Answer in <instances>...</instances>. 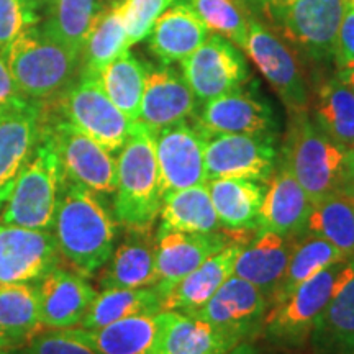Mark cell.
<instances>
[{
  "label": "cell",
  "instance_id": "4dcf8cb0",
  "mask_svg": "<svg viewBox=\"0 0 354 354\" xmlns=\"http://www.w3.org/2000/svg\"><path fill=\"white\" fill-rule=\"evenodd\" d=\"M310 117L335 143L354 151V92L338 74L317 88Z\"/></svg>",
  "mask_w": 354,
  "mask_h": 354
},
{
  "label": "cell",
  "instance_id": "c3c4849f",
  "mask_svg": "<svg viewBox=\"0 0 354 354\" xmlns=\"http://www.w3.org/2000/svg\"><path fill=\"white\" fill-rule=\"evenodd\" d=\"M344 192H346L348 196L351 197V201L354 202V177L351 180H349V184L346 185V189H344Z\"/></svg>",
  "mask_w": 354,
  "mask_h": 354
},
{
  "label": "cell",
  "instance_id": "ba28073f",
  "mask_svg": "<svg viewBox=\"0 0 354 354\" xmlns=\"http://www.w3.org/2000/svg\"><path fill=\"white\" fill-rule=\"evenodd\" d=\"M56 109L61 118L73 123L110 153L122 149L135 125L109 99L99 77L91 74L79 73L77 81L71 82L59 95Z\"/></svg>",
  "mask_w": 354,
  "mask_h": 354
},
{
  "label": "cell",
  "instance_id": "277c9868",
  "mask_svg": "<svg viewBox=\"0 0 354 354\" xmlns=\"http://www.w3.org/2000/svg\"><path fill=\"white\" fill-rule=\"evenodd\" d=\"M353 269L354 259L339 261L295 287L269 308L261 339L287 353L305 351L317 317L351 276Z\"/></svg>",
  "mask_w": 354,
  "mask_h": 354
},
{
  "label": "cell",
  "instance_id": "7402d4cb",
  "mask_svg": "<svg viewBox=\"0 0 354 354\" xmlns=\"http://www.w3.org/2000/svg\"><path fill=\"white\" fill-rule=\"evenodd\" d=\"M292 241L272 232H256L251 241L243 243L234 261V276L253 284L269 302V308L286 276Z\"/></svg>",
  "mask_w": 354,
  "mask_h": 354
},
{
  "label": "cell",
  "instance_id": "3957f363",
  "mask_svg": "<svg viewBox=\"0 0 354 354\" xmlns=\"http://www.w3.org/2000/svg\"><path fill=\"white\" fill-rule=\"evenodd\" d=\"M113 214L127 230H153L162 207L154 131L135 122L117 159Z\"/></svg>",
  "mask_w": 354,
  "mask_h": 354
},
{
  "label": "cell",
  "instance_id": "f546056e",
  "mask_svg": "<svg viewBox=\"0 0 354 354\" xmlns=\"http://www.w3.org/2000/svg\"><path fill=\"white\" fill-rule=\"evenodd\" d=\"M104 8L100 0H41L39 30L81 56L92 24Z\"/></svg>",
  "mask_w": 354,
  "mask_h": 354
},
{
  "label": "cell",
  "instance_id": "9a60e30c",
  "mask_svg": "<svg viewBox=\"0 0 354 354\" xmlns=\"http://www.w3.org/2000/svg\"><path fill=\"white\" fill-rule=\"evenodd\" d=\"M205 141L196 123L190 125L187 120L154 131L162 192L207 183Z\"/></svg>",
  "mask_w": 354,
  "mask_h": 354
},
{
  "label": "cell",
  "instance_id": "d6a6232c",
  "mask_svg": "<svg viewBox=\"0 0 354 354\" xmlns=\"http://www.w3.org/2000/svg\"><path fill=\"white\" fill-rule=\"evenodd\" d=\"M159 312H162V299L153 286L141 289H104L88 307L81 328L97 330L122 318L145 313L156 315Z\"/></svg>",
  "mask_w": 354,
  "mask_h": 354
},
{
  "label": "cell",
  "instance_id": "1f68e13d",
  "mask_svg": "<svg viewBox=\"0 0 354 354\" xmlns=\"http://www.w3.org/2000/svg\"><path fill=\"white\" fill-rule=\"evenodd\" d=\"M127 30L123 25L120 6L104 7L92 24L86 43L81 53V71L82 74L99 76L105 66L128 51Z\"/></svg>",
  "mask_w": 354,
  "mask_h": 354
},
{
  "label": "cell",
  "instance_id": "5b68a950",
  "mask_svg": "<svg viewBox=\"0 0 354 354\" xmlns=\"http://www.w3.org/2000/svg\"><path fill=\"white\" fill-rule=\"evenodd\" d=\"M15 86L25 99L50 100L73 82L81 56L39 30H25L3 53Z\"/></svg>",
  "mask_w": 354,
  "mask_h": 354
},
{
  "label": "cell",
  "instance_id": "7dc6e473",
  "mask_svg": "<svg viewBox=\"0 0 354 354\" xmlns=\"http://www.w3.org/2000/svg\"><path fill=\"white\" fill-rule=\"evenodd\" d=\"M339 76V79L346 84V86H349V88L354 92V68L353 69H344V71H338L336 73Z\"/></svg>",
  "mask_w": 354,
  "mask_h": 354
},
{
  "label": "cell",
  "instance_id": "6da1fadb",
  "mask_svg": "<svg viewBox=\"0 0 354 354\" xmlns=\"http://www.w3.org/2000/svg\"><path fill=\"white\" fill-rule=\"evenodd\" d=\"M59 254L82 276L100 271L115 250V221L95 192L64 180L53 225Z\"/></svg>",
  "mask_w": 354,
  "mask_h": 354
},
{
  "label": "cell",
  "instance_id": "8992f818",
  "mask_svg": "<svg viewBox=\"0 0 354 354\" xmlns=\"http://www.w3.org/2000/svg\"><path fill=\"white\" fill-rule=\"evenodd\" d=\"M64 174L51 145L39 135L32 156L20 171L7 205L3 223L32 230H51Z\"/></svg>",
  "mask_w": 354,
  "mask_h": 354
},
{
  "label": "cell",
  "instance_id": "f1b7e54d",
  "mask_svg": "<svg viewBox=\"0 0 354 354\" xmlns=\"http://www.w3.org/2000/svg\"><path fill=\"white\" fill-rule=\"evenodd\" d=\"M159 215L158 230L165 232L214 233L221 230L207 183L166 192Z\"/></svg>",
  "mask_w": 354,
  "mask_h": 354
},
{
  "label": "cell",
  "instance_id": "ffe728a7",
  "mask_svg": "<svg viewBox=\"0 0 354 354\" xmlns=\"http://www.w3.org/2000/svg\"><path fill=\"white\" fill-rule=\"evenodd\" d=\"M197 100L184 74L167 64H146L145 92L140 120L153 131L187 120L196 112Z\"/></svg>",
  "mask_w": 354,
  "mask_h": 354
},
{
  "label": "cell",
  "instance_id": "d4e9b609",
  "mask_svg": "<svg viewBox=\"0 0 354 354\" xmlns=\"http://www.w3.org/2000/svg\"><path fill=\"white\" fill-rule=\"evenodd\" d=\"M158 282L156 236L151 230H128L100 276L102 289H141Z\"/></svg>",
  "mask_w": 354,
  "mask_h": 354
},
{
  "label": "cell",
  "instance_id": "816d5d0a",
  "mask_svg": "<svg viewBox=\"0 0 354 354\" xmlns=\"http://www.w3.org/2000/svg\"><path fill=\"white\" fill-rule=\"evenodd\" d=\"M0 354H10V353H8L7 349H2V348H0Z\"/></svg>",
  "mask_w": 354,
  "mask_h": 354
},
{
  "label": "cell",
  "instance_id": "e0dca14e",
  "mask_svg": "<svg viewBox=\"0 0 354 354\" xmlns=\"http://www.w3.org/2000/svg\"><path fill=\"white\" fill-rule=\"evenodd\" d=\"M61 254L50 230L0 225V284L38 281L56 266Z\"/></svg>",
  "mask_w": 354,
  "mask_h": 354
},
{
  "label": "cell",
  "instance_id": "2e32d148",
  "mask_svg": "<svg viewBox=\"0 0 354 354\" xmlns=\"http://www.w3.org/2000/svg\"><path fill=\"white\" fill-rule=\"evenodd\" d=\"M46 107L24 99L0 109V207L7 202L13 184L32 156L41 135Z\"/></svg>",
  "mask_w": 354,
  "mask_h": 354
},
{
  "label": "cell",
  "instance_id": "d590c367",
  "mask_svg": "<svg viewBox=\"0 0 354 354\" xmlns=\"http://www.w3.org/2000/svg\"><path fill=\"white\" fill-rule=\"evenodd\" d=\"M41 326L35 287L0 284V333L10 348L28 343Z\"/></svg>",
  "mask_w": 354,
  "mask_h": 354
},
{
  "label": "cell",
  "instance_id": "cb8c5ba5",
  "mask_svg": "<svg viewBox=\"0 0 354 354\" xmlns=\"http://www.w3.org/2000/svg\"><path fill=\"white\" fill-rule=\"evenodd\" d=\"M207 187L225 233L240 240L258 232L266 192L261 183L240 177H223L207 180Z\"/></svg>",
  "mask_w": 354,
  "mask_h": 354
},
{
  "label": "cell",
  "instance_id": "7a4b0ae2",
  "mask_svg": "<svg viewBox=\"0 0 354 354\" xmlns=\"http://www.w3.org/2000/svg\"><path fill=\"white\" fill-rule=\"evenodd\" d=\"M279 161L294 174L312 203L344 192L354 177V151L326 136L313 123L308 110L290 113Z\"/></svg>",
  "mask_w": 354,
  "mask_h": 354
},
{
  "label": "cell",
  "instance_id": "603a6c76",
  "mask_svg": "<svg viewBox=\"0 0 354 354\" xmlns=\"http://www.w3.org/2000/svg\"><path fill=\"white\" fill-rule=\"evenodd\" d=\"M310 209L312 202L305 190L284 162L277 161L264 192L258 232H272L294 240L305 233Z\"/></svg>",
  "mask_w": 354,
  "mask_h": 354
},
{
  "label": "cell",
  "instance_id": "ab89813d",
  "mask_svg": "<svg viewBox=\"0 0 354 354\" xmlns=\"http://www.w3.org/2000/svg\"><path fill=\"white\" fill-rule=\"evenodd\" d=\"M41 20V0H0V53Z\"/></svg>",
  "mask_w": 354,
  "mask_h": 354
},
{
  "label": "cell",
  "instance_id": "f6af8a7d",
  "mask_svg": "<svg viewBox=\"0 0 354 354\" xmlns=\"http://www.w3.org/2000/svg\"><path fill=\"white\" fill-rule=\"evenodd\" d=\"M223 354H294V353H287L279 348H274L272 344L266 343L259 338V339H254V342H243Z\"/></svg>",
  "mask_w": 354,
  "mask_h": 354
},
{
  "label": "cell",
  "instance_id": "30bf717a",
  "mask_svg": "<svg viewBox=\"0 0 354 354\" xmlns=\"http://www.w3.org/2000/svg\"><path fill=\"white\" fill-rule=\"evenodd\" d=\"M243 50L271 84L289 113L308 110L310 92L297 57L272 30L266 28L254 17L248 19V38Z\"/></svg>",
  "mask_w": 354,
  "mask_h": 354
},
{
  "label": "cell",
  "instance_id": "60d3db41",
  "mask_svg": "<svg viewBox=\"0 0 354 354\" xmlns=\"http://www.w3.org/2000/svg\"><path fill=\"white\" fill-rule=\"evenodd\" d=\"M176 0H122L118 6L130 46L148 38L156 20Z\"/></svg>",
  "mask_w": 354,
  "mask_h": 354
},
{
  "label": "cell",
  "instance_id": "74e56055",
  "mask_svg": "<svg viewBox=\"0 0 354 354\" xmlns=\"http://www.w3.org/2000/svg\"><path fill=\"white\" fill-rule=\"evenodd\" d=\"M344 259L346 258L331 243L317 236V234L305 232L300 236L294 238L286 276L282 279L281 289L277 292L274 304L287 297L295 287L315 276L317 272Z\"/></svg>",
  "mask_w": 354,
  "mask_h": 354
},
{
  "label": "cell",
  "instance_id": "5bb4252c",
  "mask_svg": "<svg viewBox=\"0 0 354 354\" xmlns=\"http://www.w3.org/2000/svg\"><path fill=\"white\" fill-rule=\"evenodd\" d=\"M196 125L205 136L251 135L277 140L279 122L263 97L238 87L202 104Z\"/></svg>",
  "mask_w": 354,
  "mask_h": 354
},
{
  "label": "cell",
  "instance_id": "b9f144b4",
  "mask_svg": "<svg viewBox=\"0 0 354 354\" xmlns=\"http://www.w3.org/2000/svg\"><path fill=\"white\" fill-rule=\"evenodd\" d=\"M26 354H100L88 343L84 328L38 331L28 342Z\"/></svg>",
  "mask_w": 354,
  "mask_h": 354
},
{
  "label": "cell",
  "instance_id": "bcb514c9",
  "mask_svg": "<svg viewBox=\"0 0 354 354\" xmlns=\"http://www.w3.org/2000/svg\"><path fill=\"white\" fill-rule=\"evenodd\" d=\"M251 2H253V0H251ZM254 2L259 3V6L264 8L266 13H269L271 10H274V8L282 7L286 6V3L292 2V0H254Z\"/></svg>",
  "mask_w": 354,
  "mask_h": 354
},
{
  "label": "cell",
  "instance_id": "d6986e66",
  "mask_svg": "<svg viewBox=\"0 0 354 354\" xmlns=\"http://www.w3.org/2000/svg\"><path fill=\"white\" fill-rule=\"evenodd\" d=\"M35 287L39 322L46 328H73L81 325L97 292L86 276L56 266Z\"/></svg>",
  "mask_w": 354,
  "mask_h": 354
},
{
  "label": "cell",
  "instance_id": "4fadbf2b",
  "mask_svg": "<svg viewBox=\"0 0 354 354\" xmlns=\"http://www.w3.org/2000/svg\"><path fill=\"white\" fill-rule=\"evenodd\" d=\"M276 141L274 138L251 135L207 136V180L240 177L268 184L279 161Z\"/></svg>",
  "mask_w": 354,
  "mask_h": 354
},
{
  "label": "cell",
  "instance_id": "ee69618b",
  "mask_svg": "<svg viewBox=\"0 0 354 354\" xmlns=\"http://www.w3.org/2000/svg\"><path fill=\"white\" fill-rule=\"evenodd\" d=\"M24 99L25 97L20 94L19 88L15 86V81H13L10 69L7 66L6 56L0 53V109L17 104V102Z\"/></svg>",
  "mask_w": 354,
  "mask_h": 354
},
{
  "label": "cell",
  "instance_id": "52a82bcc",
  "mask_svg": "<svg viewBox=\"0 0 354 354\" xmlns=\"http://www.w3.org/2000/svg\"><path fill=\"white\" fill-rule=\"evenodd\" d=\"M41 135L56 153L66 180L95 194L117 190V161L91 136L64 118H53L48 110Z\"/></svg>",
  "mask_w": 354,
  "mask_h": 354
},
{
  "label": "cell",
  "instance_id": "e575fe53",
  "mask_svg": "<svg viewBox=\"0 0 354 354\" xmlns=\"http://www.w3.org/2000/svg\"><path fill=\"white\" fill-rule=\"evenodd\" d=\"M97 77L117 109L131 122H138L145 92L146 64L127 51L105 66Z\"/></svg>",
  "mask_w": 354,
  "mask_h": 354
},
{
  "label": "cell",
  "instance_id": "4316f807",
  "mask_svg": "<svg viewBox=\"0 0 354 354\" xmlns=\"http://www.w3.org/2000/svg\"><path fill=\"white\" fill-rule=\"evenodd\" d=\"M210 30L187 6L174 2L154 24L149 50L161 64L184 61L209 38Z\"/></svg>",
  "mask_w": 354,
  "mask_h": 354
},
{
  "label": "cell",
  "instance_id": "f907efd6",
  "mask_svg": "<svg viewBox=\"0 0 354 354\" xmlns=\"http://www.w3.org/2000/svg\"><path fill=\"white\" fill-rule=\"evenodd\" d=\"M100 2L104 7H110V6H115V3H120L122 0H100Z\"/></svg>",
  "mask_w": 354,
  "mask_h": 354
},
{
  "label": "cell",
  "instance_id": "83f0119b",
  "mask_svg": "<svg viewBox=\"0 0 354 354\" xmlns=\"http://www.w3.org/2000/svg\"><path fill=\"white\" fill-rule=\"evenodd\" d=\"M310 354H354V269L313 323Z\"/></svg>",
  "mask_w": 354,
  "mask_h": 354
},
{
  "label": "cell",
  "instance_id": "f5cc1de1",
  "mask_svg": "<svg viewBox=\"0 0 354 354\" xmlns=\"http://www.w3.org/2000/svg\"><path fill=\"white\" fill-rule=\"evenodd\" d=\"M344 2H354V0H344Z\"/></svg>",
  "mask_w": 354,
  "mask_h": 354
},
{
  "label": "cell",
  "instance_id": "44dd1931",
  "mask_svg": "<svg viewBox=\"0 0 354 354\" xmlns=\"http://www.w3.org/2000/svg\"><path fill=\"white\" fill-rule=\"evenodd\" d=\"M240 344L201 318L162 310L156 315V335L148 354H223Z\"/></svg>",
  "mask_w": 354,
  "mask_h": 354
},
{
  "label": "cell",
  "instance_id": "836d02e7",
  "mask_svg": "<svg viewBox=\"0 0 354 354\" xmlns=\"http://www.w3.org/2000/svg\"><path fill=\"white\" fill-rule=\"evenodd\" d=\"M305 232L317 234L346 259H354V202L346 192H335L312 203Z\"/></svg>",
  "mask_w": 354,
  "mask_h": 354
},
{
  "label": "cell",
  "instance_id": "8d00e7d4",
  "mask_svg": "<svg viewBox=\"0 0 354 354\" xmlns=\"http://www.w3.org/2000/svg\"><path fill=\"white\" fill-rule=\"evenodd\" d=\"M156 315H133L84 331L88 343L100 354H148L156 335Z\"/></svg>",
  "mask_w": 354,
  "mask_h": 354
},
{
  "label": "cell",
  "instance_id": "f35d334b",
  "mask_svg": "<svg viewBox=\"0 0 354 354\" xmlns=\"http://www.w3.org/2000/svg\"><path fill=\"white\" fill-rule=\"evenodd\" d=\"M196 12L207 28L228 38L236 46L245 48L248 19L234 0H176Z\"/></svg>",
  "mask_w": 354,
  "mask_h": 354
},
{
  "label": "cell",
  "instance_id": "7bdbcfd3",
  "mask_svg": "<svg viewBox=\"0 0 354 354\" xmlns=\"http://www.w3.org/2000/svg\"><path fill=\"white\" fill-rule=\"evenodd\" d=\"M333 61L338 71L354 68V2H344V13L336 37Z\"/></svg>",
  "mask_w": 354,
  "mask_h": 354
},
{
  "label": "cell",
  "instance_id": "8fae6325",
  "mask_svg": "<svg viewBox=\"0 0 354 354\" xmlns=\"http://www.w3.org/2000/svg\"><path fill=\"white\" fill-rule=\"evenodd\" d=\"M180 73L201 104L241 87L250 79L243 53L218 33L209 35L192 55L180 61Z\"/></svg>",
  "mask_w": 354,
  "mask_h": 354
},
{
  "label": "cell",
  "instance_id": "ac0fdd59",
  "mask_svg": "<svg viewBox=\"0 0 354 354\" xmlns=\"http://www.w3.org/2000/svg\"><path fill=\"white\" fill-rule=\"evenodd\" d=\"M154 236L158 282L153 287L161 295L162 304L187 274L233 241L225 232L184 233L158 230Z\"/></svg>",
  "mask_w": 354,
  "mask_h": 354
},
{
  "label": "cell",
  "instance_id": "7c38bea8",
  "mask_svg": "<svg viewBox=\"0 0 354 354\" xmlns=\"http://www.w3.org/2000/svg\"><path fill=\"white\" fill-rule=\"evenodd\" d=\"M268 312L269 302L264 295L233 274L194 317L243 343L261 338Z\"/></svg>",
  "mask_w": 354,
  "mask_h": 354
},
{
  "label": "cell",
  "instance_id": "681fc988",
  "mask_svg": "<svg viewBox=\"0 0 354 354\" xmlns=\"http://www.w3.org/2000/svg\"><path fill=\"white\" fill-rule=\"evenodd\" d=\"M0 348H2V349L10 348V344H8V342L6 339V336H3L2 333H0Z\"/></svg>",
  "mask_w": 354,
  "mask_h": 354
},
{
  "label": "cell",
  "instance_id": "484cf974",
  "mask_svg": "<svg viewBox=\"0 0 354 354\" xmlns=\"http://www.w3.org/2000/svg\"><path fill=\"white\" fill-rule=\"evenodd\" d=\"M243 243H246V240L232 241L227 248L210 256L197 269L187 274L167 295L162 310H177L187 315H194L197 310H201L234 274V261Z\"/></svg>",
  "mask_w": 354,
  "mask_h": 354
},
{
  "label": "cell",
  "instance_id": "9c48e42d",
  "mask_svg": "<svg viewBox=\"0 0 354 354\" xmlns=\"http://www.w3.org/2000/svg\"><path fill=\"white\" fill-rule=\"evenodd\" d=\"M343 13L344 0H292L268 17L287 43L308 59L325 63L333 59Z\"/></svg>",
  "mask_w": 354,
  "mask_h": 354
}]
</instances>
